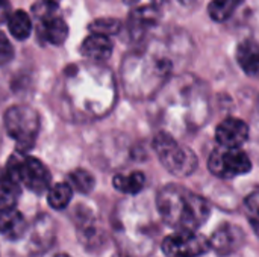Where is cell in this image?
Wrapping results in <instances>:
<instances>
[{
    "instance_id": "obj_1",
    "label": "cell",
    "mask_w": 259,
    "mask_h": 257,
    "mask_svg": "<svg viewBox=\"0 0 259 257\" xmlns=\"http://www.w3.org/2000/svg\"><path fill=\"white\" fill-rule=\"evenodd\" d=\"M156 208L164 223L176 232L199 230L211 215V206L203 197L176 185L158 192Z\"/></svg>"
},
{
    "instance_id": "obj_2",
    "label": "cell",
    "mask_w": 259,
    "mask_h": 257,
    "mask_svg": "<svg viewBox=\"0 0 259 257\" xmlns=\"http://www.w3.org/2000/svg\"><path fill=\"white\" fill-rule=\"evenodd\" d=\"M153 148L162 167L178 177H187L197 168L196 155L190 148L179 145L167 132H159L155 136Z\"/></svg>"
},
{
    "instance_id": "obj_3",
    "label": "cell",
    "mask_w": 259,
    "mask_h": 257,
    "mask_svg": "<svg viewBox=\"0 0 259 257\" xmlns=\"http://www.w3.org/2000/svg\"><path fill=\"white\" fill-rule=\"evenodd\" d=\"M6 173L35 194H42L50 188V173L36 158H11Z\"/></svg>"
},
{
    "instance_id": "obj_4",
    "label": "cell",
    "mask_w": 259,
    "mask_h": 257,
    "mask_svg": "<svg viewBox=\"0 0 259 257\" xmlns=\"http://www.w3.org/2000/svg\"><path fill=\"white\" fill-rule=\"evenodd\" d=\"M8 135L23 148H30L35 142L39 120L38 114L29 106H12L5 117Z\"/></svg>"
},
{
    "instance_id": "obj_5",
    "label": "cell",
    "mask_w": 259,
    "mask_h": 257,
    "mask_svg": "<svg viewBox=\"0 0 259 257\" xmlns=\"http://www.w3.org/2000/svg\"><path fill=\"white\" fill-rule=\"evenodd\" d=\"M208 168L214 176L220 179H232L247 174L252 170V162L240 147L231 148L220 145L211 153Z\"/></svg>"
},
{
    "instance_id": "obj_6",
    "label": "cell",
    "mask_w": 259,
    "mask_h": 257,
    "mask_svg": "<svg viewBox=\"0 0 259 257\" xmlns=\"http://www.w3.org/2000/svg\"><path fill=\"white\" fill-rule=\"evenodd\" d=\"M211 250V242L197 230H178L162 242L165 257H200Z\"/></svg>"
},
{
    "instance_id": "obj_7",
    "label": "cell",
    "mask_w": 259,
    "mask_h": 257,
    "mask_svg": "<svg viewBox=\"0 0 259 257\" xmlns=\"http://www.w3.org/2000/svg\"><path fill=\"white\" fill-rule=\"evenodd\" d=\"M209 242H211V250H214L217 254L229 256L238 251L244 245L246 233L238 226H234L231 223H223L214 230Z\"/></svg>"
},
{
    "instance_id": "obj_8",
    "label": "cell",
    "mask_w": 259,
    "mask_h": 257,
    "mask_svg": "<svg viewBox=\"0 0 259 257\" xmlns=\"http://www.w3.org/2000/svg\"><path fill=\"white\" fill-rule=\"evenodd\" d=\"M249 138V126L240 118H226L215 129V139L222 147H241Z\"/></svg>"
},
{
    "instance_id": "obj_9",
    "label": "cell",
    "mask_w": 259,
    "mask_h": 257,
    "mask_svg": "<svg viewBox=\"0 0 259 257\" xmlns=\"http://www.w3.org/2000/svg\"><path fill=\"white\" fill-rule=\"evenodd\" d=\"M82 55L97 62L109 59V56L112 55L111 38L106 35H100V33H91L82 42Z\"/></svg>"
},
{
    "instance_id": "obj_10",
    "label": "cell",
    "mask_w": 259,
    "mask_h": 257,
    "mask_svg": "<svg viewBox=\"0 0 259 257\" xmlns=\"http://www.w3.org/2000/svg\"><path fill=\"white\" fill-rule=\"evenodd\" d=\"M26 229V221L23 215L15 208L0 209V235L6 239H18L23 236Z\"/></svg>"
},
{
    "instance_id": "obj_11",
    "label": "cell",
    "mask_w": 259,
    "mask_h": 257,
    "mask_svg": "<svg viewBox=\"0 0 259 257\" xmlns=\"http://www.w3.org/2000/svg\"><path fill=\"white\" fill-rule=\"evenodd\" d=\"M237 61L241 70L249 76H259V45L244 41L237 48Z\"/></svg>"
},
{
    "instance_id": "obj_12",
    "label": "cell",
    "mask_w": 259,
    "mask_h": 257,
    "mask_svg": "<svg viewBox=\"0 0 259 257\" xmlns=\"http://www.w3.org/2000/svg\"><path fill=\"white\" fill-rule=\"evenodd\" d=\"M39 32L47 42L62 44L68 36V26L59 15H55L52 18L39 21Z\"/></svg>"
},
{
    "instance_id": "obj_13",
    "label": "cell",
    "mask_w": 259,
    "mask_h": 257,
    "mask_svg": "<svg viewBox=\"0 0 259 257\" xmlns=\"http://www.w3.org/2000/svg\"><path fill=\"white\" fill-rule=\"evenodd\" d=\"M112 185L117 191L124 194H138L146 185V176L141 171H134L129 174H117L112 179Z\"/></svg>"
},
{
    "instance_id": "obj_14",
    "label": "cell",
    "mask_w": 259,
    "mask_h": 257,
    "mask_svg": "<svg viewBox=\"0 0 259 257\" xmlns=\"http://www.w3.org/2000/svg\"><path fill=\"white\" fill-rule=\"evenodd\" d=\"M21 194L20 182L11 177L8 173L0 174V209L14 208Z\"/></svg>"
},
{
    "instance_id": "obj_15",
    "label": "cell",
    "mask_w": 259,
    "mask_h": 257,
    "mask_svg": "<svg viewBox=\"0 0 259 257\" xmlns=\"http://www.w3.org/2000/svg\"><path fill=\"white\" fill-rule=\"evenodd\" d=\"M8 29L17 39H26L32 32V18L27 12L18 9L8 17Z\"/></svg>"
},
{
    "instance_id": "obj_16",
    "label": "cell",
    "mask_w": 259,
    "mask_h": 257,
    "mask_svg": "<svg viewBox=\"0 0 259 257\" xmlns=\"http://www.w3.org/2000/svg\"><path fill=\"white\" fill-rule=\"evenodd\" d=\"M73 197V188L70 183H56L52 188H49L47 192V201L50 208L56 211H62L68 206Z\"/></svg>"
},
{
    "instance_id": "obj_17",
    "label": "cell",
    "mask_w": 259,
    "mask_h": 257,
    "mask_svg": "<svg viewBox=\"0 0 259 257\" xmlns=\"http://www.w3.org/2000/svg\"><path fill=\"white\" fill-rule=\"evenodd\" d=\"M241 3L243 0H212L208 6V14L214 21H226Z\"/></svg>"
},
{
    "instance_id": "obj_18",
    "label": "cell",
    "mask_w": 259,
    "mask_h": 257,
    "mask_svg": "<svg viewBox=\"0 0 259 257\" xmlns=\"http://www.w3.org/2000/svg\"><path fill=\"white\" fill-rule=\"evenodd\" d=\"M68 180H70V186L80 194L91 192L96 185L93 174L88 173L87 170H74L73 173H70Z\"/></svg>"
},
{
    "instance_id": "obj_19",
    "label": "cell",
    "mask_w": 259,
    "mask_h": 257,
    "mask_svg": "<svg viewBox=\"0 0 259 257\" xmlns=\"http://www.w3.org/2000/svg\"><path fill=\"white\" fill-rule=\"evenodd\" d=\"M121 29V23L117 18H97L90 24L91 33H100V35H115Z\"/></svg>"
},
{
    "instance_id": "obj_20",
    "label": "cell",
    "mask_w": 259,
    "mask_h": 257,
    "mask_svg": "<svg viewBox=\"0 0 259 257\" xmlns=\"http://www.w3.org/2000/svg\"><path fill=\"white\" fill-rule=\"evenodd\" d=\"M244 206H246V217H247L255 235L259 238V191L252 192L246 198Z\"/></svg>"
},
{
    "instance_id": "obj_21",
    "label": "cell",
    "mask_w": 259,
    "mask_h": 257,
    "mask_svg": "<svg viewBox=\"0 0 259 257\" xmlns=\"http://www.w3.org/2000/svg\"><path fill=\"white\" fill-rule=\"evenodd\" d=\"M33 14H35V18L38 21H44L47 18H52L55 15H58V3L55 0H41L38 2L33 8H32Z\"/></svg>"
},
{
    "instance_id": "obj_22",
    "label": "cell",
    "mask_w": 259,
    "mask_h": 257,
    "mask_svg": "<svg viewBox=\"0 0 259 257\" xmlns=\"http://www.w3.org/2000/svg\"><path fill=\"white\" fill-rule=\"evenodd\" d=\"M14 58V48L8 38L0 32V65L8 64Z\"/></svg>"
},
{
    "instance_id": "obj_23",
    "label": "cell",
    "mask_w": 259,
    "mask_h": 257,
    "mask_svg": "<svg viewBox=\"0 0 259 257\" xmlns=\"http://www.w3.org/2000/svg\"><path fill=\"white\" fill-rule=\"evenodd\" d=\"M11 15V5L9 0H0V23L8 20V17Z\"/></svg>"
},
{
    "instance_id": "obj_24",
    "label": "cell",
    "mask_w": 259,
    "mask_h": 257,
    "mask_svg": "<svg viewBox=\"0 0 259 257\" xmlns=\"http://www.w3.org/2000/svg\"><path fill=\"white\" fill-rule=\"evenodd\" d=\"M126 5H135V3H138L140 0H123Z\"/></svg>"
},
{
    "instance_id": "obj_25",
    "label": "cell",
    "mask_w": 259,
    "mask_h": 257,
    "mask_svg": "<svg viewBox=\"0 0 259 257\" xmlns=\"http://www.w3.org/2000/svg\"><path fill=\"white\" fill-rule=\"evenodd\" d=\"M193 0H179V3H182V5H190Z\"/></svg>"
},
{
    "instance_id": "obj_26",
    "label": "cell",
    "mask_w": 259,
    "mask_h": 257,
    "mask_svg": "<svg viewBox=\"0 0 259 257\" xmlns=\"http://www.w3.org/2000/svg\"><path fill=\"white\" fill-rule=\"evenodd\" d=\"M114 257H129L127 254H123V253H118V254H115Z\"/></svg>"
},
{
    "instance_id": "obj_27",
    "label": "cell",
    "mask_w": 259,
    "mask_h": 257,
    "mask_svg": "<svg viewBox=\"0 0 259 257\" xmlns=\"http://www.w3.org/2000/svg\"><path fill=\"white\" fill-rule=\"evenodd\" d=\"M55 257H70V256H67V254H56Z\"/></svg>"
},
{
    "instance_id": "obj_28",
    "label": "cell",
    "mask_w": 259,
    "mask_h": 257,
    "mask_svg": "<svg viewBox=\"0 0 259 257\" xmlns=\"http://www.w3.org/2000/svg\"><path fill=\"white\" fill-rule=\"evenodd\" d=\"M55 2H58V0H55Z\"/></svg>"
}]
</instances>
